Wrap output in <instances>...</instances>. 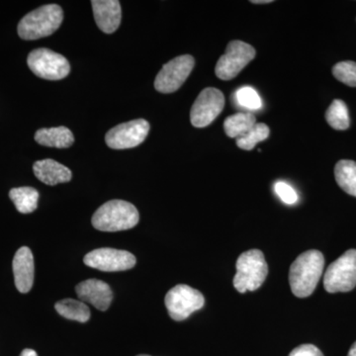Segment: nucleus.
I'll list each match as a JSON object with an SVG mask.
<instances>
[{
    "mask_svg": "<svg viewBox=\"0 0 356 356\" xmlns=\"http://www.w3.org/2000/svg\"><path fill=\"white\" fill-rule=\"evenodd\" d=\"M325 267V257L316 250H307L295 259L289 271L291 291L298 298H306L315 291Z\"/></svg>",
    "mask_w": 356,
    "mask_h": 356,
    "instance_id": "1",
    "label": "nucleus"
},
{
    "mask_svg": "<svg viewBox=\"0 0 356 356\" xmlns=\"http://www.w3.org/2000/svg\"><path fill=\"white\" fill-rule=\"evenodd\" d=\"M64 20L62 7L48 4L39 7L25 15L18 24L17 31L21 39L32 41L54 34Z\"/></svg>",
    "mask_w": 356,
    "mask_h": 356,
    "instance_id": "2",
    "label": "nucleus"
},
{
    "mask_svg": "<svg viewBox=\"0 0 356 356\" xmlns=\"http://www.w3.org/2000/svg\"><path fill=\"white\" fill-rule=\"evenodd\" d=\"M140 215L133 204L123 200H111L103 204L92 216V225L102 232H119L137 226Z\"/></svg>",
    "mask_w": 356,
    "mask_h": 356,
    "instance_id": "3",
    "label": "nucleus"
},
{
    "mask_svg": "<svg viewBox=\"0 0 356 356\" xmlns=\"http://www.w3.org/2000/svg\"><path fill=\"white\" fill-rule=\"evenodd\" d=\"M236 273L233 283L240 293L259 289L268 274V266L264 252L259 250H250L243 252L236 261Z\"/></svg>",
    "mask_w": 356,
    "mask_h": 356,
    "instance_id": "4",
    "label": "nucleus"
},
{
    "mask_svg": "<svg viewBox=\"0 0 356 356\" xmlns=\"http://www.w3.org/2000/svg\"><path fill=\"white\" fill-rule=\"evenodd\" d=\"M356 286V250H348L325 270L324 287L329 293L350 292Z\"/></svg>",
    "mask_w": 356,
    "mask_h": 356,
    "instance_id": "5",
    "label": "nucleus"
},
{
    "mask_svg": "<svg viewBox=\"0 0 356 356\" xmlns=\"http://www.w3.org/2000/svg\"><path fill=\"white\" fill-rule=\"evenodd\" d=\"M27 64L33 74L47 81H60L70 72L69 60L49 49L32 51L28 56Z\"/></svg>",
    "mask_w": 356,
    "mask_h": 356,
    "instance_id": "6",
    "label": "nucleus"
},
{
    "mask_svg": "<svg viewBox=\"0 0 356 356\" xmlns=\"http://www.w3.org/2000/svg\"><path fill=\"white\" fill-rule=\"evenodd\" d=\"M165 303L172 320H186L194 312L200 310L205 304L202 293L188 285L179 284L165 295Z\"/></svg>",
    "mask_w": 356,
    "mask_h": 356,
    "instance_id": "7",
    "label": "nucleus"
},
{
    "mask_svg": "<svg viewBox=\"0 0 356 356\" xmlns=\"http://www.w3.org/2000/svg\"><path fill=\"white\" fill-rule=\"evenodd\" d=\"M255 57L254 47L242 41L229 42L216 65V76L222 81L235 79Z\"/></svg>",
    "mask_w": 356,
    "mask_h": 356,
    "instance_id": "8",
    "label": "nucleus"
},
{
    "mask_svg": "<svg viewBox=\"0 0 356 356\" xmlns=\"http://www.w3.org/2000/svg\"><path fill=\"white\" fill-rule=\"evenodd\" d=\"M195 65L191 55L179 56L163 65L154 81V88L161 93H172L181 88Z\"/></svg>",
    "mask_w": 356,
    "mask_h": 356,
    "instance_id": "9",
    "label": "nucleus"
},
{
    "mask_svg": "<svg viewBox=\"0 0 356 356\" xmlns=\"http://www.w3.org/2000/svg\"><path fill=\"white\" fill-rule=\"evenodd\" d=\"M225 106V96L219 89H203L196 98L191 111L192 125L196 128L209 126L219 116Z\"/></svg>",
    "mask_w": 356,
    "mask_h": 356,
    "instance_id": "10",
    "label": "nucleus"
},
{
    "mask_svg": "<svg viewBox=\"0 0 356 356\" xmlns=\"http://www.w3.org/2000/svg\"><path fill=\"white\" fill-rule=\"evenodd\" d=\"M149 132V122L145 119H137L112 128L105 136V142L110 149H132L142 144Z\"/></svg>",
    "mask_w": 356,
    "mask_h": 356,
    "instance_id": "11",
    "label": "nucleus"
},
{
    "mask_svg": "<svg viewBox=\"0 0 356 356\" xmlns=\"http://www.w3.org/2000/svg\"><path fill=\"white\" fill-rule=\"evenodd\" d=\"M83 261L89 267L106 273L128 270L136 266L135 255L108 248L92 250L84 257Z\"/></svg>",
    "mask_w": 356,
    "mask_h": 356,
    "instance_id": "12",
    "label": "nucleus"
},
{
    "mask_svg": "<svg viewBox=\"0 0 356 356\" xmlns=\"http://www.w3.org/2000/svg\"><path fill=\"white\" fill-rule=\"evenodd\" d=\"M76 292L81 301L91 304L100 311H106L113 299L111 288L102 280L83 281L76 287Z\"/></svg>",
    "mask_w": 356,
    "mask_h": 356,
    "instance_id": "13",
    "label": "nucleus"
},
{
    "mask_svg": "<svg viewBox=\"0 0 356 356\" xmlns=\"http://www.w3.org/2000/svg\"><path fill=\"white\" fill-rule=\"evenodd\" d=\"M14 281L16 288L21 293H28L34 283V257L31 250L27 247L20 248L13 259Z\"/></svg>",
    "mask_w": 356,
    "mask_h": 356,
    "instance_id": "14",
    "label": "nucleus"
},
{
    "mask_svg": "<svg viewBox=\"0 0 356 356\" xmlns=\"http://www.w3.org/2000/svg\"><path fill=\"white\" fill-rule=\"evenodd\" d=\"M93 15L98 28L106 34H112L120 26L122 10L117 0H93Z\"/></svg>",
    "mask_w": 356,
    "mask_h": 356,
    "instance_id": "15",
    "label": "nucleus"
},
{
    "mask_svg": "<svg viewBox=\"0 0 356 356\" xmlns=\"http://www.w3.org/2000/svg\"><path fill=\"white\" fill-rule=\"evenodd\" d=\"M33 170L40 181L50 186L69 182L72 177L70 168L51 159L36 161Z\"/></svg>",
    "mask_w": 356,
    "mask_h": 356,
    "instance_id": "16",
    "label": "nucleus"
},
{
    "mask_svg": "<svg viewBox=\"0 0 356 356\" xmlns=\"http://www.w3.org/2000/svg\"><path fill=\"white\" fill-rule=\"evenodd\" d=\"M35 140L41 146L65 149L72 146L74 137L69 128L60 126L57 128L40 129L35 134Z\"/></svg>",
    "mask_w": 356,
    "mask_h": 356,
    "instance_id": "17",
    "label": "nucleus"
},
{
    "mask_svg": "<svg viewBox=\"0 0 356 356\" xmlns=\"http://www.w3.org/2000/svg\"><path fill=\"white\" fill-rule=\"evenodd\" d=\"M9 197L15 205L18 212L29 214L38 207L39 192L33 187H18L11 189Z\"/></svg>",
    "mask_w": 356,
    "mask_h": 356,
    "instance_id": "18",
    "label": "nucleus"
},
{
    "mask_svg": "<svg viewBox=\"0 0 356 356\" xmlns=\"http://www.w3.org/2000/svg\"><path fill=\"white\" fill-rule=\"evenodd\" d=\"M334 177L339 186L346 193L356 197V163L343 159L334 168Z\"/></svg>",
    "mask_w": 356,
    "mask_h": 356,
    "instance_id": "19",
    "label": "nucleus"
},
{
    "mask_svg": "<svg viewBox=\"0 0 356 356\" xmlns=\"http://www.w3.org/2000/svg\"><path fill=\"white\" fill-rule=\"evenodd\" d=\"M257 124V119L252 113H236L228 117L224 122L225 132L233 139H238L248 133Z\"/></svg>",
    "mask_w": 356,
    "mask_h": 356,
    "instance_id": "20",
    "label": "nucleus"
},
{
    "mask_svg": "<svg viewBox=\"0 0 356 356\" xmlns=\"http://www.w3.org/2000/svg\"><path fill=\"white\" fill-rule=\"evenodd\" d=\"M56 310L60 316L69 320L79 323H86L90 318V310L83 301L74 299H65L58 301L55 305Z\"/></svg>",
    "mask_w": 356,
    "mask_h": 356,
    "instance_id": "21",
    "label": "nucleus"
},
{
    "mask_svg": "<svg viewBox=\"0 0 356 356\" xmlns=\"http://www.w3.org/2000/svg\"><path fill=\"white\" fill-rule=\"evenodd\" d=\"M325 119L332 128L344 131L350 125V114L348 106L343 100L336 99L325 112Z\"/></svg>",
    "mask_w": 356,
    "mask_h": 356,
    "instance_id": "22",
    "label": "nucleus"
},
{
    "mask_svg": "<svg viewBox=\"0 0 356 356\" xmlns=\"http://www.w3.org/2000/svg\"><path fill=\"white\" fill-rule=\"evenodd\" d=\"M269 134L270 130L268 126L264 123H257L248 133L236 139V146L245 151H250L257 146V143L266 140Z\"/></svg>",
    "mask_w": 356,
    "mask_h": 356,
    "instance_id": "23",
    "label": "nucleus"
},
{
    "mask_svg": "<svg viewBox=\"0 0 356 356\" xmlns=\"http://www.w3.org/2000/svg\"><path fill=\"white\" fill-rule=\"evenodd\" d=\"M332 74L337 81L351 88H356V63L351 60L341 62L332 67Z\"/></svg>",
    "mask_w": 356,
    "mask_h": 356,
    "instance_id": "24",
    "label": "nucleus"
},
{
    "mask_svg": "<svg viewBox=\"0 0 356 356\" xmlns=\"http://www.w3.org/2000/svg\"><path fill=\"white\" fill-rule=\"evenodd\" d=\"M236 99L238 104L243 108L259 110L262 106L261 96L250 86H243L238 89L236 93Z\"/></svg>",
    "mask_w": 356,
    "mask_h": 356,
    "instance_id": "25",
    "label": "nucleus"
},
{
    "mask_svg": "<svg viewBox=\"0 0 356 356\" xmlns=\"http://www.w3.org/2000/svg\"><path fill=\"white\" fill-rule=\"evenodd\" d=\"M274 189H275V192L276 194H277L278 197H280L284 203L291 205V204H295L298 201L297 192L295 191V189L293 188L292 186H290L289 184H286V182H276L275 185H274Z\"/></svg>",
    "mask_w": 356,
    "mask_h": 356,
    "instance_id": "26",
    "label": "nucleus"
},
{
    "mask_svg": "<svg viewBox=\"0 0 356 356\" xmlns=\"http://www.w3.org/2000/svg\"><path fill=\"white\" fill-rule=\"evenodd\" d=\"M289 356H324L314 344H302L290 353Z\"/></svg>",
    "mask_w": 356,
    "mask_h": 356,
    "instance_id": "27",
    "label": "nucleus"
},
{
    "mask_svg": "<svg viewBox=\"0 0 356 356\" xmlns=\"http://www.w3.org/2000/svg\"><path fill=\"white\" fill-rule=\"evenodd\" d=\"M20 356H38V355H37L36 351L30 350V348H26V350L21 353Z\"/></svg>",
    "mask_w": 356,
    "mask_h": 356,
    "instance_id": "28",
    "label": "nucleus"
},
{
    "mask_svg": "<svg viewBox=\"0 0 356 356\" xmlns=\"http://www.w3.org/2000/svg\"><path fill=\"white\" fill-rule=\"evenodd\" d=\"M348 356H356V341L351 346L350 351H348Z\"/></svg>",
    "mask_w": 356,
    "mask_h": 356,
    "instance_id": "29",
    "label": "nucleus"
},
{
    "mask_svg": "<svg viewBox=\"0 0 356 356\" xmlns=\"http://www.w3.org/2000/svg\"><path fill=\"white\" fill-rule=\"evenodd\" d=\"M252 3L254 4H264V3H271L273 2V0H254V1H250Z\"/></svg>",
    "mask_w": 356,
    "mask_h": 356,
    "instance_id": "30",
    "label": "nucleus"
},
{
    "mask_svg": "<svg viewBox=\"0 0 356 356\" xmlns=\"http://www.w3.org/2000/svg\"><path fill=\"white\" fill-rule=\"evenodd\" d=\"M138 356H149V355H138Z\"/></svg>",
    "mask_w": 356,
    "mask_h": 356,
    "instance_id": "31",
    "label": "nucleus"
}]
</instances>
